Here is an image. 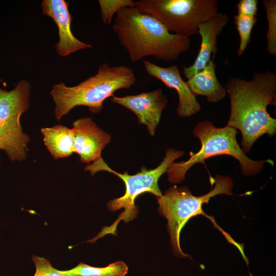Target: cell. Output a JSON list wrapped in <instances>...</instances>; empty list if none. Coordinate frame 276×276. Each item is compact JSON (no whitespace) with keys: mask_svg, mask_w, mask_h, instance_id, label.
<instances>
[{"mask_svg":"<svg viewBox=\"0 0 276 276\" xmlns=\"http://www.w3.org/2000/svg\"><path fill=\"white\" fill-rule=\"evenodd\" d=\"M43 14L51 17L58 29L59 41L55 44L57 54L67 56L76 51L91 48V45L77 39L71 30L73 17L68 10V3L64 0H43Z\"/></svg>","mask_w":276,"mask_h":276,"instance_id":"30bf717a","label":"cell"},{"mask_svg":"<svg viewBox=\"0 0 276 276\" xmlns=\"http://www.w3.org/2000/svg\"><path fill=\"white\" fill-rule=\"evenodd\" d=\"M136 82L133 70L127 66H111L104 63L97 74L78 85L67 86L63 82L55 84L51 91L57 120L74 107L85 106L93 113H99L103 102L120 89H128Z\"/></svg>","mask_w":276,"mask_h":276,"instance_id":"3957f363","label":"cell"},{"mask_svg":"<svg viewBox=\"0 0 276 276\" xmlns=\"http://www.w3.org/2000/svg\"><path fill=\"white\" fill-rule=\"evenodd\" d=\"M134 5L156 18L170 33L189 38L198 33L199 24L219 12L217 0H140Z\"/></svg>","mask_w":276,"mask_h":276,"instance_id":"52a82bcc","label":"cell"},{"mask_svg":"<svg viewBox=\"0 0 276 276\" xmlns=\"http://www.w3.org/2000/svg\"><path fill=\"white\" fill-rule=\"evenodd\" d=\"M65 271L74 276H125L128 267L123 261H117L105 267H94L82 262Z\"/></svg>","mask_w":276,"mask_h":276,"instance_id":"e0dca14e","label":"cell"},{"mask_svg":"<svg viewBox=\"0 0 276 276\" xmlns=\"http://www.w3.org/2000/svg\"><path fill=\"white\" fill-rule=\"evenodd\" d=\"M215 68L211 59L202 70L188 80L187 83L195 97L202 95L209 102H217L226 96V90L217 79Z\"/></svg>","mask_w":276,"mask_h":276,"instance_id":"5bb4252c","label":"cell"},{"mask_svg":"<svg viewBox=\"0 0 276 276\" xmlns=\"http://www.w3.org/2000/svg\"><path fill=\"white\" fill-rule=\"evenodd\" d=\"M193 133L199 140L201 148L196 153L190 152V157L187 161L173 162L170 165L167 173L171 183L181 182L185 179L186 172L195 164L217 155H227L236 158L239 162L242 173L245 176L259 173L265 163L273 165L274 162L270 159L255 160L247 156L237 142V131L233 127L227 125L216 127L212 122L204 120L196 124Z\"/></svg>","mask_w":276,"mask_h":276,"instance_id":"5b68a950","label":"cell"},{"mask_svg":"<svg viewBox=\"0 0 276 276\" xmlns=\"http://www.w3.org/2000/svg\"><path fill=\"white\" fill-rule=\"evenodd\" d=\"M234 22L240 37V43L237 54L242 55L250 40L252 28L257 22L256 16L250 17L237 14L234 17Z\"/></svg>","mask_w":276,"mask_h":276,"instance_id":"d6986e66","label":"cell"},{"mask_svg":"<svg viewBox=\"0 0 276 276\" xmlns=\"http://www.w3.org/2000/svg\"><path fill=\"white\" fill-rule=\"evenodd\" d=\"M111 101L133 112L137 117L139 123L146 125L151 135H154L162 112L168 103L167 96L160 88L136 95L122 97L113 95Z\"/></svg>","mask_w":276,"mask_h":276,"instance_id":"ba28073f","label":"cell"},{"mask_svg":"<svg viewBox=\"0 0 276 276\" xmlns=\"http://www.w3.org/2000/svg\"><path fill=\"white\" fill-rule=\"evenodd\" d=\"M31 83L19 80L10 91L0 87V119L7 122L21 125L20 116L30 108Z\"/></svg>","mask_w":276,"mask_h":276,"instance_id":"4fadbf2b","label":"cell"},{"mask_svg":"<svg viewBox=\"0 0 276 276\" xmlns=\"http://www.w3.org/2000/svg\"><path fill=\"white\" fill-rule=\"evenodd\" d=\"M74 152L83 163L95 162L102 158L101 153L110 142V135L99 127L91 118L79 119L73 123Z\"/></svg>","mask_w":276,"mask_h":276,"instance_id":"9c48e42d","label":"cell"},{"mask_svg":"<svg viewBox=\"0 0 276 276\" xmlns=\"http://www.w3.org/2000/svg\"><path fill=\"white\" fill-rule=\"evenodd\" d=\"M184 153L182 150L168 149L163 161L157 167L149 170L143 167L140 172L134 175H129L127 172L124 173L116 172L110 168L102 158L87 166L85 170L90 171L91 175L99 171H106L116 175L123 180L126 188L125 194L122 196L109 200L107 204V209L110 211L114 212L124 209L123 212L112 225L105 227L90 241L94 242L108 234H114L121 220L128 222L135 219L139 213L138 206L135 204V200L138 196L145 192L151 193L156 198L162 196L163 194L158 183L159 178L167 172L174 160Z\"/></svg>","mask_w":276,"mask_h":276,"instance_id":"8992f818","label":"cell"},{"mask_svg":"<svg viewBox=\"0 0 276 276\" xmlns=\"http://www.w3.org/2000/svg\"><path fill=\"white\" fill-rule=\"evenodd\" d=\"M143 64L149 75L162 81L167 87L176 90L179 98L177 113L180 117H190L200 110V103L182 78L176 64L162 67L146 60Z\"/></svg>","mask_w":276,"mask_h":276,"instance_id":"8fae6325","label":"cell"},{"mask_svg":"<svg viewBox=\"0 0 276 276\" xmlns=\"http://www.w3.org/2000/svg\"><path fill=\"white\" fill-rule=\"evenodd\" d=\"M32 260L36 269L33 276H74L67 273L65 270L56 269L45 258L33 256Z\"/></svg>","mask_w":276,"mask_h":276,"instance_id":"44dd1931","label":"cell"},{"mask_svg":"<svg viewBox=\"0 0 276 276\" xmlns=\"http://www.w3.org/2000/svg\"><path fill=\"white\" fill-rule=\"evenodd\" d=\"M30 136L24 132L21 125L0 119V149L12 162L25 160L27 157Z\"/></svg>","mask_w":276,"mask_h":276,"instance_id":"9a60e30c","label":"cell"},{"mask_svg":"<svg viewBox=\"0 0 276 276\" xmlns=\"http://www.w3.org/2000/svg\"><path fill=\"white\" fill-rule=\"evenodd\" d=\"M258 4L257 0H240L236 6L237 14L255 17L257 14Z\"/></svg>","mask_w":276,"mask_h":276,"instance_id":"7402d4cb","label":"cell"},{"mask_svg":"<svg viewBox=\"0 0 276 276\" xmlns=\"http://www.w3.org/2000/svg\"><path fill=\"white\" fill-rule=\"evenodd\" d=\"M101 19L104 24H110L115 13L122 8L135 6L132 0H99Z\"/></svg>","mask_w":276,"mask_h":276,"instance_id":"ffe728a7","label":"cell"},{"mask_svg":"<svg viewBox=\"0 0 276 276\" xmlns=\"http://www.w3.org/2000/svg\"><path fill=\"white\" fill-rule=\"evenodd\" d=\"M214 178L215 186L210 191L202 196L193 195L186 186L177 188L174 186L166 190L164 195L157 198L158 212L167 220L173 253L178 258H190L184 253L180 245V234L183 227L192 217L202 215L209 218L226 239L231 241V237L215 222L213 217L205 214L202 210L203 204H208L210 198L219 194L232 195L233 180L228 176L217 175Z\"/></svg>","mask_w":276,"mask_h":276,"instance_id":"277c9868","label":"cell"},{"mask_svg":"<svg viewBox=\"0 0 276 276\" xmlns=\"http://www.w3.org/2000/svg\"><path fill=\"white\" fill-rule=\"evenodd\" d=\"M263 6L268 21L266 37L267 50L272 56H276V1L264 0Z\"/></svg>","mask_w":276,"mask_h":276,"instance_id":"ac0fdd59","label":"cell"},{"mask_svg":"<svg viewBox=\"0 0 276 276\" xmlns=\"http://www.w3.org/2000/svg\"><path fill=\"white\" fill-rule=\"evenodd\" d=\"M229 95L231 112L227 126L241 133L240 147L248 152L260 136L272 137L276 133V119L267 111L276 105V75L269 71L255 72L250 80L237 77L228 79L225 85Z\"/></svg>","mask_w":276,"mask_h":276,"instance_id":"6da1fadb","label":"cell"},{"mask_svg":"<svg viewBox=\"0 0 276 276\" xmlns=\"http://www.w3.org/2000/svg\"><path fill=\"white\" fill-rule=\"evenodd\" d=\"M112 29L132 62L148 56L176 60L189 50L191 39L170 33L154 16L134 6L119 10Z\"/></svg>","mask_w":276,"mask_h":276,"instance_id":"7a4b0ae2","label":"cell"},{"mask_svg":"<svg viewBox=\"0 0 276 276\" xmlns=\"http://www.w3.org/2000/svg\"><path fill=\"white\" fill-rule=\"evenodd\" d=\"M43 141L55 159L70 156L74 152V134L72 129L62 125L40 129Z\"/></svg>","mask_w":276,"mask_h":276,"instance_id":"2e32d148","label":"cell"},{"mask_svg":"<svg viewBox=\"0 0 276 276\" xmlns=\"http://www.w3.org/2000/svg\"><path fill=\"white\" fill-rule=\"evenodd\" d=\"M229 18L226 13H217L208 20L199 24L198 33L201 37L200 48L194 63L189 67H183V74L188 80L202 70L217 52V38Z\"/></svg>","mask_w":276,"mask_h":276,"instance_id":"7c38bea8","label":"cell"}]
</instances>
